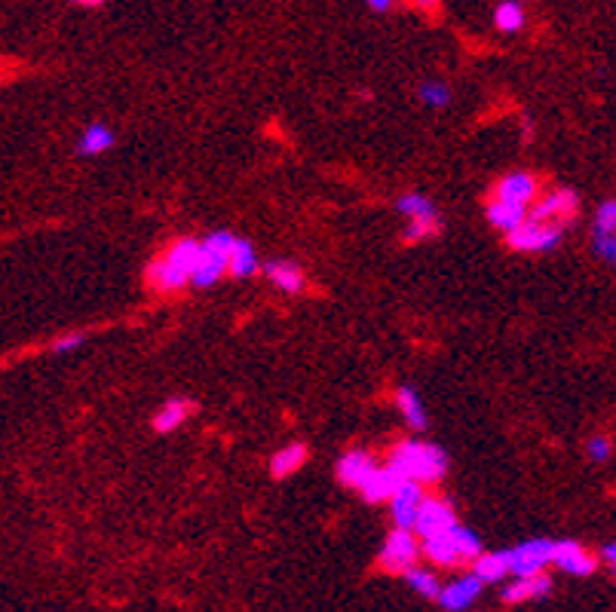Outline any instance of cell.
<instances>
[{
  "label": "cell",
  "mask_w": 616,
  "mask_h": 612,
  "mask_svg": "<svg viewBox=\"0 0 616 612\" xmlns=\"http://www.w3.org/2000/svg\"><path fill=\"white\" fill-rule=\"evenodd\" d=\"M387 463L411 481L420 484H439L448 475V453L430 441H399L390 450Z\"/></svg>",
  "instance_id": "1"
},
{
  "label": "cell",
  "mask_w": 616,
  "mask_h": 612,
  "mask_svg": "<svg viewBox=\"0 0 616 612\" xmlns=\"http://www.w3.org/2000/svg\"><path fill=\"white\" fill-rule=\"evenodd\" d=\"M236 245V236L227 233V230H218V233H209L203 239V254H200V264L191 276V285L197 288H212L230 267V251Z\"/></svg>",
  "instance_id": "2"
},
{
  "label": "cell",
  "mask_w": 616,
  "mask_h": 612,
  "mask_svg": "<svg viewBox=\"0 0 616 612\" xmlns=\"http://www.w3.org/2000/svg\"><path fill=\"white\" fill-rule=\"evenodd\" d=\"M564 239V224L558 221H525L521 227H515L512 233H506V245L512 251H525V254H543L558 248Z\"/></svg>",
  "instance_id": "3"
},
{
  "label": "cell",
  "mask_w": 616,
  "mask_h": 612,
  "mask_svg": "<svg viewBox=\"0 0 616 612\" xmlns=\"http://www.w3.org/2000/svg\"><path fill=\"white\" fill-rule=\"evenodd\" d=\"M423 554V542L414 530H405V527H396L387 539H384V548H381V567L387 573H408L411 567H417V557Z\"/></svg>",
  "instance_id": "4"
},
{
  "label": "cell",
  "mask_w": 616,
  "mask_h": 612,
  "mask_svg": "<svg viewBox=\"0 0 616 612\" xmlns=\"http://www.w3.org/2000/svg\"><path fill=\"white\" fill-rule=\"evenodd\" d=\"M555 560V542L552 539H528L509 551L512 576H537Z\"/></svg>",
  "instance_id": "5"
},
{
  "label": "cell",
  "mask_w": 616,
  "mask_h": 612,
  "mask_svg": "<svg viewBox=\"0 0 616 612\" xmlns=\"http://www.w3.org/2000/svg\"><path fill=\"white\" fill-rule=\"evenodd\" d=\"M577 212H580V196H577L571 187H558V190H552V193H546V196H540V199L534 202L531 212H528V218H531V221H558V224H567Z\"/></svg>",
  "instance_id": "6"
},
{
  "label": "cell",
  "mask_w": 616,
  "mask_h": 612,
  "mask_svg": "<svg viewBox=\"0 0 616 612\" xmlns=\"http://www.w3.org/2000/svg\"><path fill=\"white\" fill-rule=\"evenodd\" d=\"M451 527H457V515H454L451 502L442 496H426L414 521V533L420 539H430V536L448 533Z\"/></svg>",
  "instance_id": "7"
},
{
  "label": "cell",
  "mask_w": 616,
  "mask_h": 612,
  "mask_svg": "<svg viewBox=\"0 0 616 612\" xmlns=\"http://www.w3.org/2000/svg\"><path fill=\"white\" fill-rule=\"evenodd\" d=\"M423 484L420 481H411L405 478L396 493L390 496V515L396 521V527H405V530H414V521H417V512L423 505Z\"/></svg>",
  "instance_id": "8"
},
{
  "label": "cell",
  "mask_w": 616,
  "mask_h": 612,
  "mask_svg": "<svg viewBox=\"0 0 616 612\" xmlns=\"http://www.w3.org/2000/svg\"><path fill=\"white\" fill-rule=\"evenodd\" d=\"M494 196L506 199V202H518V206H534L540 199V178L531 172H509L506 178L497 181Z\"/></svg>",
  "instance_id": "9"
},
{
  "label": "cell",
  "mask_w": 616,
  "mask_h": 612,
  "mask_svg": "<svg viewBox=\"0 0 616 612\" xmlns=\"http://www.w3.org/2000/svg\"><path fill=\"white\" fill-rule=\"evenodd\" d=\"M552 564L564 573H571V576H592L598 570V557L592 551H586L580 542L564 539V542H555V560Z\"/></svg>",
  "instance_id": "10"
},
{
  "label": "cell",
  "mask_w": 616,
  "mask_h": 612,
  "mask_svg": "<svg viewBox=\"0 0 616 612\" xmlns=\"http://www.w3.org/2000/svg\"><path fill=\"white\" fill-rule=\"evenodd\" d=\"M145 279H148V288L157 291V294H175V291H181V288L191 285V273L178 270V267L169 264L166 258L151 261L148 270H145Z\"/></svg>",
  "instance_id": "11"
},
{
  "label": "cell",
  "mask_w": 616,
  "mask_h": 612,
  "mask_svg": "<svg viewBox=\"0 0 616 612\" xmlns=\"http://www.w3.org/2000/svg\"><path fill=\"white\" fill-rule=\"evenodd\" d=\"M482 585H485V582H482L476 573H472V576H463V579L445 585L436 600H439L442 609H448V612H463L466 606H472V600H479Z\"/></svg>",
  "instance_id": "12"
},
{
  "label": "cell",
  "mask_w": 616,
  "mask_h": 612,
  "mask_svg": "<svg viewBox=\"0 0 616 612\" xmlns=\"http://www.w3.org/2000/svg\"><path fill=\"white\" fill-rule=\"evenodd\" d=\"M374 469H377L374 456H371L368 450H359V447H356V450H347V453L341 456V463H338V481H341L344 487L359 490Z\"/></svg>",
  "instance_id": "13"
},
{
  "label": "cell",
  "mask_w": 616,
  "mask_h": 612,
  "mask_svg": "<svg viewBox=\"0 0 616 612\" xmlns=\"http://www.w3.org/2000/svg\"><path fill=\"white\" fill-rule=\"evenodd\" d=\"M423 542V554L433 560L436 567H460L463 554H460V542H457V527H451L448 533L420 539Z\"/></svg>",
  "instance_id": "14"
},
{
  "label": "cell",
  "mask_w": 616,
  "mask_h": 612,
  "mask_svg": "<svg viewBox=\"0 0 616 612\" xmlns=\"http://www.w3.org/2000/svg\"><path fill=\"white\" fill-rule=\"evenodd\" d=\"M405 478L387 463V466H377L368 478H365V484L359 487V493L368 499V502H390V496L396 493V487L402 484Z\"/></svg>",
  "instance_id": "15"
},
{
  "label": "cell",
  "mask_w": 616,
  "mask_h": 612,
  "mask_svg": "<svg viewBox=\"0 0 616 612\" xmlns=\"http://www.w3.org/2000/svg\"><path fill=\"white\" fill-rule=\"evenodd\" d=\"M488 224H494L503 233H512L515 227H521L528 221V206H518V202H506L500 196H491L488 206H485Z\"/></svg>",
  "instance_id": "16"
},
{
  "label": "cell",
  "mask_w": 616,
  "mask_h": 612,
  "mask_svg": "<svg viewBox=\"0 0 616 612\" xmlns=\"http://www.w3.org/2000/svg\"><path fill=\"white\" fill-rule=\"evenodd\" d=\"M552 591V579L537 573V576H515L506 588H503V600L506 603H525V600H543Z\"/></svg>",
  "instance_id": "17"
},
{
  "label": "cell",
  "mask_w": 616,
  "mask_h": 612,
  "mask_svg": "<svg viewBox=\"0 0 616 612\" xmlns=\"http://www.w3.org/2000/svg\"><path fill=\"white\" fill-rule=\"evenodd\" d=\"M261 270L279 291H286V294H301L307 285L304 270L292 261H267V264H261Z\"/></svg>",
  "instance_id": "18"
},
{
  "label": "cell",
  "mask_w": 616,
  "mask_h": 612,
  "mask_svg": "<svg viewBox=\"0 0 616 612\" xmlns=\"http://www.w3.org/2000/svg\"><path fill=\"white\" fill-rule=\"evenodd\" d=\"M307 456H310L307 444H301V441L286 444L282 450L273 453V459H270V475H273V478H289V475H295V472L307 463Z\"/></svg>",
  "instance_id": "19"
},
{
  "label": "cell",
  "mask_w": 616,
  "mask_h": 612,
  "mask_svg": "<svg viewBox=\"0 0 616 612\" xmlns=\"http://www.w3.org/2000/svg\"><path fill=\"white\" fill-rule=\"evenodd\" d=\"M472 573H476L482 582H503L512 573L509 551H482L476 560H472Z\"/></svg>",
  "instance_id": "20"
},
{
  "label": "cell",
  "mask_w": 616,
  "mask_h": 612,
  "mask_svg": "<svg viewBox=\"0 0 616 612\" xmlns=\"http://www.w3.org/2000/svg\"><path fill=\"white\" fill-rule=\"evenodd\" d=\"M200 254H203V242H197V239H191V236H184V239H175V242L166 248L163 258H166L169 264H175L178 270H184V273L194 276V270H197V264H200Z\"/></svg>",
  "instance_id": "21"
},
{
  "label": "cell",
  "mask_w": 616,
  "mask_h": 612,
  "mask_svg": "<svg viewBox=\"0 0 616 612\" xmlns=\"http://www.w3.org/2000/svg\"><path fill=\"white\" fill-rule=\"evenodd\" d=\"M396 404H399V414L405 417L408 429L423 432L426 426H430V417H426V407H423L420 395H417L411 386H399V389H396Z\"/></svg>",
  "instance_id": "22"
},
{
  "label": "cell",
  "mask_w": 616,
  "mask_h": 612,
  "mask_svg": "<svg viewBox=\"0 0 616 612\" xmlns=\"http://www.w3.org/2000/svg\"><path fill=\"white\" fill-rule=\"evenodd\" d=\"M258 267H261V261H258L255 245H252L249 239L236 236V245H233V251H230V267H227V273L236 276V279H249V276L258 273Z\"/></svg>",
  "instance_id": "23"
},
{
  "label": "cell",
  "mask_w": 616,
  "mask_h": 612,
  "mask_svg": "<svg viewBox=\"0 0 616 612\" xmlns=\"http://www.w3.org/2000/svg\"><path fill=\"white\" fill-rule=\"evenodd\" d=\"M114 132L105 126V123H89L83 132H80V141H77V153L80 157H99V153L111 150L114 147Z\"/></svg>",
  "instance_id": "24"
},
{
  "label": "cell",
  "mask_w": 616,
  "mask_h": 612,
  "mask_svg": "<svg viewBox=\"0 0 616 612\" xmlns=\"http://www.w3.org/2000/svg\"><path fill=\"white\" fill-rule=\"evenodd\" d=\"M194 414V404L187 401V398H172V401H166L163 407H160V414L154 417V429L157 432H175L187 417Z\"/></svg>",
  "instance_id": "25"
},
{
  "label": "cell",
  "mask_w": 616,
  "mask_h": 612,
  "mask_svg": "<svg viewBox=\"0 0 616 612\" xmlns=\"http://www.w3.org/2000/svg\"><path fill=\"white\" fill-rule=\"evenodd\" d=\"M528 22V13L525 7L518 4V0H500L497 10H494V28L503 31V34H518Z\"/></svg>",
  "instance_id": "26"
},
{
  "label": "cell",
  "mask_w": 616,
  "mask_h": 612,
  "mask_svg": "<svg viewBox=\"0 0 616 612\" xmlns=\"http://www.w3.org/2000/svg\"><path fill=\"white\" fill-rule=\"evenodd\" d=\"M396 212L405 215L408 221L411 218H436V206H433V199L430 196H423V193H402L396 199Z\"/></svg>",
  "instance_id": "27"
},
{
  "label": "cell",
  "mask_w": 616,
  "mask_h": 612,
  "mask_svg": "<svg viewBox=\"0 0 616 612\" xmlns=\"http://www.w3.org/2000/svg\"><path fill=\"white\" fill-rule=\"evenodd\" d=\"M405 576V582L417 591V594H423V597H430V600H436L439 597V591H442V585H439V579L430 573V570H420V567H411L408 573H402Z\"/></svg>",
  "instance_id": "28"
},
{
  "label": "cell",
  "mask_w": 616,
  "mask_h": 612,
  "mask_svg": "<svg viewBox=\"0 0 616 612\" xmlns=\"http://www.w3.org/2000/svg\"><path fill=\"white\" fill-rule=\"evenodd\" d=\"M417 95H420V101H423L426 108H448V105H451V89H448L442 80H426V83H420Z\"/></svg>",
  "instance_id": "29"
},
{
  "label": "cell",
  "mask_w": 616,
  "mask_h": 612,
  "mask_svg": "<svg viewBox=\"0 0 616 612\" xmlns=\"http://www.w3.org/2000/svg\"><path fill=\"white\" fill-rule=\"evenodd\" d=\"M442 230V221L439 215L436 218H411L408 227H405V239L408 242H420V239H430Z\"/></svg>",
  "instance_id": "30"
},
{
  "label": "cell",
  "mask_w": 616,
  "mask_h": 612,
  "mask_svg": "<svg viewBox=\"0 0 616 612\" xmlns=\"http://www.w3.org/2000/svg\"><path fill=\"white\" fill-rule=\"evenodd\" d=\"M616 233V199H607L595 212V236Z\"/></svg>",
  "instance_id": "31"
},
{
  "label": "cell",
  "mask_w": 616,
  "mask_h": 612,
  "mask_svg": "<svg viewBox=\"0 0 616 612\" xmlns=\"http://www.w3.org/2000/svg\"><path fill=\"white\" fill-rule=\"evenodd\" d=\"M586 453H589L592 463H607L610 453H613V444H610L607 435H592V438L586 441Z\"/></svg>",
  "instance_id": "32"
},
{
  "label": "cell",
  "mask_w": 616,
  "mask_h": 612,
  "mask_svg": "<svg viewBox=\"0 0 616 612\" xmlns=\"http://www.w3.org/2000/svg\"><path fill=\"white\" fill-rule=\"evenodd\" d=\"M595 254H598L604 264H613V267H616V233L595 236Z\"/></svg>",
  "instance_id": "33"
},
{
  "label": "cell",
  "mask_w": 616,
  "mask_h": 612,
  "mask_svg": "<svg viewBox=\"0 0 616 612\" xmlns=\"http://www.w3.org/2000/svg\"><path fill=\"white\" fill-rule=\"evenodd\" d=\"M83 343H86V337H83V334H62V337H56V340H53V346H50V349H53L56 355H68V352L80 349Z\"/></svg>",
  "instance_id": "34"
},
{
  "label": "cell",
  "mask_w": 616,
  "mask_h": 612,
  "mask_svg": "<svg viewBox=\"0 0 616 612\" xmlns=\"http://www.w3.org/2000/svg\"><path fill=\"white\" fill-rule=\"evenodd\" d=\"M365 4H368L371 10H377V13H390V10L399 4V0H365Z\"/></svg>",
  "instance_id": "35"
},
{
  "label": "cell",
  "mask_w": 616,
  "mask_h": 612,
  "mask_svg": "<svg viewBox=\"0 0 616 612\" xmlns=\"http://www.w3.org/2000/svg\"><path fill=\"white\" fill-rule=\"evenodd\" d=\"M411 4L417 7V10H423V13H430V10H436L442 0H411Z\"/></svg>",
  "instance_id": "36"
},
{
  "label": "cell",
  "mask_w": 616,
  "mask_h": 612,
  "mask_svg": "<svg viewBox=\"0 0 616 612\" xmlns=\"http://www.w3.org/2000/svg\"><path fill=\"white\" fill-rule=\"evenodd\" d=\"M604 560H607V564H613V567H616V542L604 548Z\"/></svg>",
  "instance_id": "37"
},
{
  "label": "cell",
  "mask_w": 616,
  "mask_h": 612,
  "mask_svg": "<svg viewBox=\"0 0 616 612\" xmlns=\"http://www.w3.org/2000/svg\"><path fill=\"white\" fill-rule=\"evenodd\" d=\"M74 4H77V7H102L105 0H74Z\"/></svg>",
  "instance_id": "38"
}]
</instances>
